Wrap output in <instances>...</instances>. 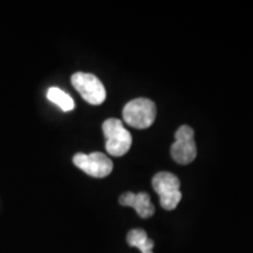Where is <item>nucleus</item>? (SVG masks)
Wrapping results in <instances>:
<instances>
[{
  "label": "nucleus",
  "instance_id": "5",
  "mask_svg": "<svg viewBox=\"0 0 253 253\" xmlns=\"http://www.w3.org/2000/svg\"><path fill=\"white\" fill-rule=\"evenodd\" d=\"M171 157L178 164L191 163L197 156V148L195 142L194 129L189 126H182L177 129L175 142L171 145Z\"/></svg>",
  "mask_w": 253,
  "mask_h": 253
},
{
  "label": "nucleus",
  "instance_id": "1",
  "mask_svg": "<svg viewBox=\"0 0 253 253\" xmlns=\"http://www.w3.org/2000/svg\"><path fill=\"white\" fill-rule=\"evenodd\" d=\"M151 184L156 194L160 196V204L164 210L171 211L176 209L182 199V194L179 191L181 182L178 177L171 172H158L153 177Z\"/></svg>",
  "mask_w": 253,
  "mask_h": 253
},
{
  "label": "nucleus",
  "instance_id": "9",
  "mask_svg": "<svg viewBox=\"0 0 253 253\" xmlns=\"http://www.w3.org/2000/svg\"><path fill=\"white\" fill-rule=\"evenodd\" d=\"M47 99L50 102L55 103L56 106H59L63 112H71L74 109L75 103L73 101L71 95L65 93L62 89H60L58 87H50L48 91H47Z\"/></svg>",
  "mask_w": 253,
  "mask_h": 253
},
{
  "label": "nucleus",
  "instance_id": "4",
  "mask_svg": "<svg viewBox=\"0 0 253 253\" xmlns=\"http://www.w3.org/2000/svg\"><path fill=\"white\" fill-rule=\"evenodd\" d=\"M72 84L80 93L82 99L88 103L99 106L106 100V88L99 78L93 74L81 72L75 73L72 77Z\"/></svg>",
  "mask_w": 253,
  "mask_h": 253
},
{
  "label": "nucleus",
  "instance_id": "6",
  "mask_svg": "<svg viewBox=\"0 0 253 253\" xmlns=\"http://www.w3.org/2000/svg\"><path fill=\"white\" fill-rule=\"evenodd\" d=\"M73 163L87 175L95 178H103L113 171V162L102 153H91L89 155L79 153L73 157Z\"/></svg>",
  "mask_w": 253,
  "mask_h": 253
},
{
  "label": "nucleus",
  "instance_id": "8",
  "mask_svg": "<svg viewBox=\"0 0 253 253\" xmlns=\"http://www.w3.org/2000/svg\"><path fill=\"white\" fill-rule=\"evenodd\" d=\"M126 243L131 248H137L142 253H153L154 242L148 238L144 230L135 229L126 235Z\"/></svg>",
  "mask_w": 253,
  "mask_h": 253
},
{
  "label": "nucleus",
  "instance_id": "2",
  "mask_svg": "<svg viewBox=\"0 0 253 253\" xmlns=\"http://www.w3.org/2000/svg\"><path fill=\"white\" fill-rule=\"evenodd\" d=\"M122 114L128 126L136 129H147L156 119V104L149 99L140 97L129 101Z\"/></svg>",
  "mask_w": 253,
  "mask_h": 253
},
{
  "label": "nucleus",
  "instance_id": "3",
  "mask_svg": "<svg viewBox=\"0 0 253 253\" xmlns=\"http://www.w3.org/2000/svg\"><path fill=\"white\" fill-rule=\"evenodd\" d=\"M103 134L106 136V150L109 155L120 157L130 149L132 138L130 132L123 126L121 120L108 119L102 125Z\"/></svg>",
  "mask_w": 253,
  "mask_h": 253
},
{
  "label": "nucleus",
  "instance_id": "7",
  "mask_svg": "<svg viewBox=\"0 0 253 253\" xmlns=\"http://www.w3.org/2000/svg\"><path fill=\"white\" fill-rule=\"evenodd\" d=\"M120 204L123 207L134 208L141 218H150L155 213V207L151 204L147 192H125L120 197Z\"/></svg>",
  "mask_w": 253,
  "mask_h": 253
}]
</instances>
